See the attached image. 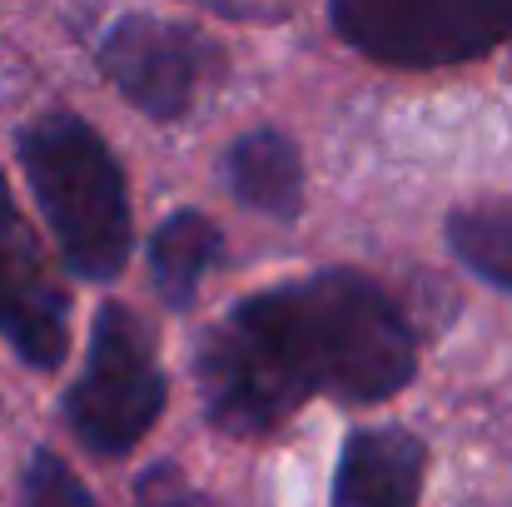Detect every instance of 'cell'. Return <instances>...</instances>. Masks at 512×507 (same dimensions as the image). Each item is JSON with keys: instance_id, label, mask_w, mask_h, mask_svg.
<instances>
[{"instance_id": "2", "label": "cell", "mask_w": 512, "mask_h": 507, "mask_svg": "<svg viewBox=\"0 0 512 507\" xmlns=\"http://www.w3.org/2000/svg\"><path fill=\"white\" fill-rule=\"evenodd\" d=\"M15 155L65 269L85 284H110L130 259L135 219L125 169L105 135L70 110H50L20 130Z\"/></svg>"}, {"instance_id": "9", "label": "cell", "mask_w": 512, "mask_h": 507, "mask_svg": "<svg viewBox=\"0 0 512 507\" xmlns=\"http://www.w3.org/2000/svg\"><path fill=\"white\" fill-rule=\"evenodd\" d=\"M214 259H219V229L199 209H179L150 234V279L170 309L194 304L199 279L209 274Z\"/></svg>"}, {"instance_id": "1", "label": "cell", "mask_w": 512, "mask_h": 507, "mask_svg": "<svg viewBox=\"0 0 512 507\" xmlns=\"http://www.w3.org/2000/svg\"><path fill=\"white\" fill-rule=\"evenodd\" d=\"M418 373V338L398 304L353 269H324L234 304L199 334L204 413L229 438H264L304 398L383 403Z\"/></svg>"}, {"instance_id": "7", "label": "cell", "mask_w": 512, "mask_h": 507, "mask_svg": "<svg viewBox=\"0 0 512 507\" xmlns=\"http://www.w3.org/2000/svg\"><path fill=\"white\" fill-rule=\"evenodd\" d=\"M428 478V448L408 428L348 433L334 473V507H418Z\"/></svg>"}, {"instance_id": "4", "label": "cell", "mask_w": 512, "mask_h": 507, "mask_svg": "<svg viewBox=\"0 0 512 507\" xmlns=\"http://www.w3.org/2000/svg\"><path fill=\"white\" fill-rule=\"evenodd\" d=\"M334 30L388 70H448L512 40V0H339Z\"/></svg>"}, {"instance_id": "5", "label": "cell", "mask_w": 512, "mask_h": 507, "mask_svg": "<svg viewBox=\"0 0 512 507\" xmlns=\"http://www.w3.org/2000/svg\"><path fill=\"white\" fill-rule=\"evenodd\" d=\"M219 65L224 55L204 30L145 10L120 15L100 40V70L140 115L160 125H174L194 110L199 90L214 80Z\"/></svg>"}, {"instance_id": "3", "label": "cell", "mask_w": 512, "mask_h": 507, "mask_svg": "<svg viewBox=\"0 0 512 507\" xmlns=\"http://www.w3.org/2000/svg\"><path fill=\"white\" fill-rule=\"evenodd\" d=\"M165 368H160V338L130 309V304H100L90 324L85 368L65 393V423L70 433L100 453L120 458L130 453L165 413Z\"/></svg>"}, {"instance_id": "6", "label": "cell", "mask_w": 512, "mask_h": 507, "mask_svg": "<svg viewBox=\"0 0 512 507\" xmlns=\"http://www.w3.org/2000/svg\"><path fill=\"white\" fill-rule=\"evenodd\" d=\"M0 343L20 363L50 373L70 348V299L50 274L45 249L35 244L5 174H0Z\"/></svg>"}, {"instance_id": "8", "label": "cell", "mask_w": 512, "mask_h": 507, "mask_svg": "<svg viewBox=\"0 0 512 507\" xmlns=\"http://www.w3.org/2000/svg\"><path fill=\"white\" fill-rule=\"evenodd\" d=\"M224 179L234 199L269 219H299L304 209V160L284 130H249L224 150Z\"/></svg>"}, {"instance_id": "11", "label": "cell", "mask_w": 512, "mask_h": 507, "mask_svg": "<svg viewBox=\"0 0 512 507\" xmlns=\"http://www.w3.org/2000/svg\"><path fill=\"white\" fill-rule=\"evenodd\" d=\"M20 498H25V507H100L95 493L70 473V463L50 448L30 453L25 478H20Z\"/></svg>"}, {"instance_id": "10", "label": "cell", "mask_w": 512, "mask_h": 507, "mask_svg": "<svg viewBox=\"0 0 512 507\" xmlns=\"http://www.w3.org/2000/svg\"><path fill=\"white\" fill-rule=\"evenodd\" d=\"M448 244L478 279L512 294V204L458 209L448 219Z\"/></svg>"}, {"instance_id": "12", "label": "cell", "mask_w": 512, "mask_h": 507, "mask_svg": "<svg viewBox=\"0 0 512 507\" xmlns=\"http://www.w3.org/2000/svg\"><path fill=\"white\" fill-rule=\"evenodd\" d=\"M135 507H204L194 498V488L179 478V468L170 463H160V468H150L145 478H140V488H135Z\"/></svg>"}]
</instances>
